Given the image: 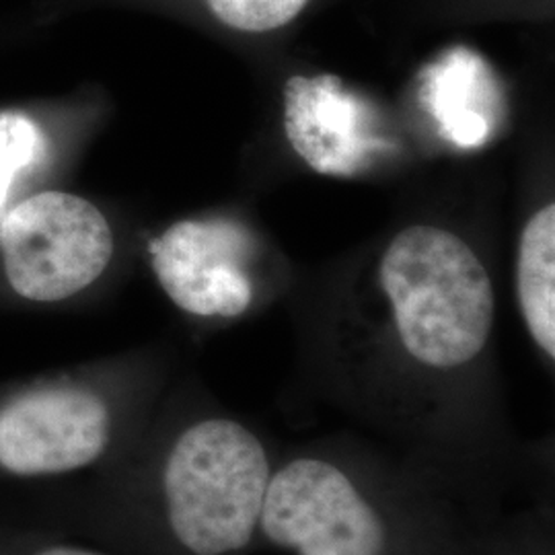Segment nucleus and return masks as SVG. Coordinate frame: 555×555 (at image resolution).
<instances>
[{
	"label": "nucleus",
	"instance_id": "obj_1",
	"mask_svg": "<svg viewBox=\"0 0 555 555\" xmlns=\"http://www.w3.org/2000/svg\"><path fill=\"white\" fill-rule=\"evenodd\" d=\"M472 490L357 438L278 456L258 541L288 555H449L479 513Z\"/></svg>",
	"mask_w": 555,
	"mask_h": 555
},
{
	"label": "nucleus",
	"instance_id": "obj_2",
	"mask_svg": "<svg viewBox=\"0 0 555 555\" xmlns=\"http://www.w3.org/2000/svg\"><path fill=\"white\" fill-rule=\"evenodd\" d=\"M276 459L238 417L210 414L179 428L157 474L160 522L179 554H249Z\"/></svg>",
	"mask_w": 555,
	"mask_h": 555
},
{
	"label": "nucleus",
	"instance_id": "obj_3",
	"mask_svg": "<svg viewBox=\"0 0 555 555\" xmlns=\"http://www.w3.org/2000/svg\"><path fill=\"white\" fill-rule=\"evenodd\" d=\"M4 274L20 297L60 302L89 288L114 256L100 208L66 192H41L0 220Z\"/></svg>",
	"mask_w": 555,
	"mask_h": 555
},
{
	"label": "nucleus",
	"instance_id": "obj_4",
	"mask_svg": "<svg viewBox=\"0 0 555 555\" xmlns=\"http://www.w3.org/2000/svg\"><path fill=\"white\" fill-rule=\"evenodd\" d=\"M116 438V414L98 391H31L0 410V469L21 477L73 474L100 463Z\"/></svg>",
	"mask_w": 555,
	"mask_h": 555
},
{
	"label": "nucleus",
	"instance_id": "obj_5",
	"mask_svg": "<svg viewBox=\"0 0 555 555\" xmlns=\"http://www.w3.org/2000/svg\"><path fill=\"white\" fill-rule=\"evenodd\" d=\"M251 251V233L235 220H181L151 245V261L183 313L237 319L256 300Z\"/></svg>",
	"mask_w": 555,
	"mask_h": 555
},
{
	"label": "nucleus",
	"instance_id": "obj_6",
	"mask_svg": "<svg viewBox=\"0 0 555 555\" xmlns=\"http://www.w3.org/2000/svg\"><path fill=\"white\" fill-rule=\"evenodd\" d=\"M284 132L298 157L327 178H354L389 146L375 105L334 75L286 80Z\"/></svg>",
	"mask_w": 555,
	"mask_h": 555
},
{
	"label": "nucleus",
	"instance_id": "obj_7",
	"mask_svg": "<svg viewBox=\"0 0 555 555\" xmlns=\"http://www.w3.org/2000/svg\"><path fill=\"white\" fill-rule=\"evenodd\" d=\"M420 100L456 149H481L496 137L502 89L492 66L469 48H453L422 70Z\"/></svg>",
	"mask_w": 555,
	"mask_h": 555
},
{
	"label": "nucleus",
	"instance_id": "obj_8",
	"mask_svg": "<svg viewBox=\"0 0 555 555\" xmlns=\"http://www.w3.org/2000/svg\"><path fill=\"white\" fill-rule=\"evenodd\" d=\"M516 298L539 352L555 358V206L539 208L522 229L516 259Z\"/></svg>",
	"mask_w": 555,
	"mask_h": 555
},
{
	"label": "nucleus",
	"instance_id": "obj_9",
	"mask_svg": "<svg viewBox=\"0 0 555 555\" xmlns=\"http://www.w3.org/2000/svg\"><path fill=\"white\" fill-rule=\"evenodd\" d=\"M451 555H554L552 520L543 508L500 518L477 515Z\"/></svg>",
	"mask_w": 555,
	"mask_h": 555
},
{
	"label": "nucleus",
	"instance_id": "obj_10",
	"mask_svg": "<svg viewBox=\"0 0 555 555\" xmlns=\"http://www.w3.org/2000/svg\"><path fill=\"white\" fill-rule=\"evenodd\" d=\"M46 155L40 128L21 114H0V220L15 183Z\"/></svg>",
	"mask_w": 555,
	"mask_h": 555
},
{
	"label": "nucleus",
	"instance_id": "obj_11",
	"mask_svg": "<svg viewBox=\"0 0 555 555\" xmlns=\"http://www.w3.org/2000/svg\"><path fill=\"white\" fill-rule=\"evenodd\" d=\"M210 11L224 25L247 31L266 34L284 27L297 17L309 0H206Z\"/></svg>",
	"mask_w": 555,
	"mask_h": 555
},
{
	"label": "nucleus",
	"instance_id": "obj_12",
	"mask_svg": "<svg viewBox=\"0 0 555 555\" xmlns=\"http://www.w3.org/2000/svg\"><path fill=\"white\" fill-rule=\"evenodd\" d=\"M38 555H107L101 554V552H93V550H87V547H77V545H54V547H48V550H41Z\"/></svg>",
	"mask_w": 555,
	"mask_h": 555
},
{
	"label": "nucleus",
	"instance_id": "obj_13",
	"mask_svg": "<svg viewBox=\"0 0 555 555\" xmlns=\"http://www.w3.org/2000/svg\"><path fill=\"white\" fill-rule=\"evenodd\" d=\"M455 547H456V545H455ZM451 554H453V552H451ZM451 554H449V555H451Z\"/></svg>",
	"mask_w": 555,
	"mask_h": 555
}]
</instances>
